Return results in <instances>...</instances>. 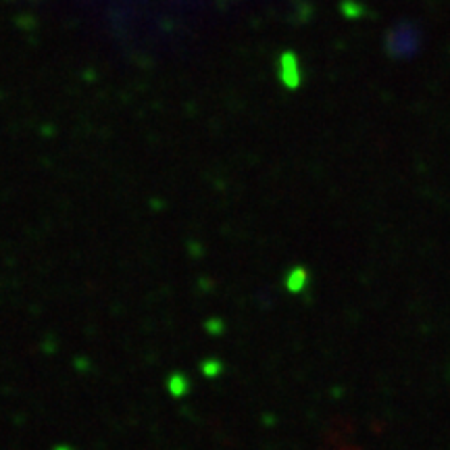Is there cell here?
I'll list each match as a JSON object with an SVG mask.
<instances>
[{"label":"cell","instance_id":"obj_1","mask_svg":"<svg viewBox=\"0 0 450 450\" xmlns=\"http://www.w3.org/2000/svg\"><path fill=\"white\" fill-rule=\"evenodd\" d=\"M282 79L288 88H296L300 83V69L299 61L294 54H284L282 57Z\"/></svg>","mask_w":450,"mask_h":450},{"label":"cell","instance_id":"obj_2","mask_svg":"<svg viewBox=\"0 0 450 450\" xmlns=\"http://www.w3.org/2000/svg\"><path fill=\"white\" fill-rule=\"evenodd\" d=\"M304 284H306V271H304V269H296V271L290 275V279H288V288H290L292 292L302 290Z\"/></svg>","mask_w":450,"mask_h":450},{"label":"cell","instance_id":"obj_3","mask_svg":"<svg viewBox=\"0 0 450 450\" xmlns=\"http://www.w3.org/2000/svg\"><path fill=\"white\" fill-rule=\"evenodd\" d=\"M59 450H69V449H59Z\"/></svg>","mask_w":450,"mask_h":450}]
</instances>
